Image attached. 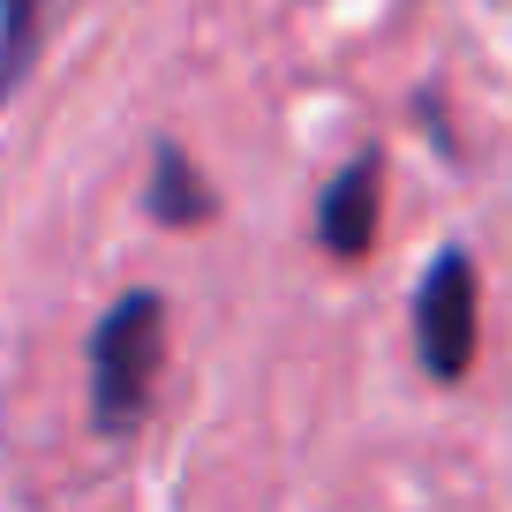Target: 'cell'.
<instances>
[{"mask_svg": "<svg viewBox=\"0 0 512 512\" xmlns=\"http://www.w3.org/2000/svg\"><path fill=\"white\" fill-rule=\"evenodd\" d=\"M46 23H53V0H0V106L31 83L38 53H46Z\"/></svg>", "mask_w": 512, "mask_h": 512, "instance_id": "5", "label": "cell"}, {"mask_svg": "<svg viewBox=\"0 0 512 512\" xmlns=\"http://www.w3.org/2000/svg\"><path fill=\"white\" fill-rule=\"evenodd\" d=\"M377 204H384V151L369 144L317 189V249L332 256V264L369 256L377 249Z\"/></svg>", "mask_w": 512, "mask_h": 512, "instance_id": "3", "label": "cell"}, {"mask_svg": "<svg viewBox=\"0 0 512 512\" xmlns=\"http://www.w3.org/2000/svg\"><path fill=\"white\" fill-rule=\"evenodd\" d=\"M482 347V287L467 249H445L415 287V354L437 384H460Z\"/></svg>", "mask_w": 512, "mask_h": 512, "instance_id": "2", "label": "cell"}, {"mask_svg": "<svg viewBox=\"0 0 512 512\" xmlns=\"http://www.w3.org/2000/svg\"><path fill=\"white\" fill-rule=\"evenodd\" d=\"M144 211L159 226H174V234H189V226L219 219V189L204 181V166H196L181 144H159L151 151V181H144Z\"/></svg>", "mask_w": 512, "mask_h": 512, "instance_id": "4", "label": "cell"}, {"mask_svg": "<svg viewBox=\"0 0 512 512\" xmlns=\"http://www.w3.org/2000/svg\"><path fill=\"white\" fill-rule=\"evenodd\" d=\"M166 369V294L128 287L91 324V430L136 437L151 415V384Z\"/></svg>", "mask_w": 512, "mask_h": 512, "instance_id": "1", "label": "cell"}]
</instances>
